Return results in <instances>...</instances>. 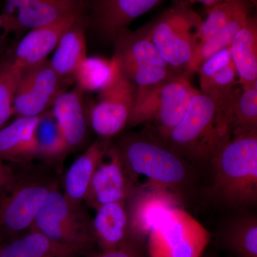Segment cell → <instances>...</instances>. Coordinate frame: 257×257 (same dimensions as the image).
Listing matches in <instances>:
<instances>
[{"label": "cell", "instance_id": "484cf974", "mask_svg": "<svg viewBox=\"0 0 257 257\" xmlns=\"http://www.w3.org/2000/svg\"><path fill=\"white\" fill-rule=\"evenodd\" d=\"M250 5L247 0H241L234 15L220 31L198 49L189 67V76L197 72L200 66L211 56L228 48L236 34L247 23Z\"/></svg>", "mask_w": 257, "mask_h": 257}, {"label": "cell", "instance_id": "83f0119b", "mask_svg": "<svg viewBox=\"0 0 257 257\" xmlns=\"http://www.w3.org/2000/svg\"><path fill=\"white\" fill-rule=\"evenodd\" d=\"M37 157L53 161L69 152L60 126L52 111H45L40 116L35 130Z\"/></svg>", "mask_w": 257, "mask_h": 257}, {"label": "cell", "instance_id": "52a82bcc", "mask_svg": "<svg viewBox=\"0 0 257 257\" xmlns=\"http://www.w3.org/2000/svg\"><path fill=\"white\" fill-rule=\"evenodd\" d=\"M55 184L16 175L0 189V241L30 231Z\"/></svg>", "mask_w": 257, "mask_h": 257}, {"label": "cell", "instance_id": "44dd1931", "mask_svg": "<svg viewBox=\"0 0 257 257\" xmlns=\"http://www.w3.org/2000/svg\"><path fill=\"white\" fill-rule=\"evenodd\" d=\"M230 55L243 88L257 86V21L251 16L236 34L229 47Z\"/></svg>", "mask_w": 257, "mask_h": 257}, {"label": "cell", "instance_id": "f546056e", "mask_svg": "<svg viewBox=\"0 0 257 257\" xmlns=\"http://www.w3.org/2000/svg\"><path fill=\"white\" fill-rule=\"evenodd\" d=\"M23 72L13 61L0 63V128L15 114L13 104Z\"/></svg>", "mask_w": 257, "mask_h": 257}, {"label": "cell", "instance_id": "4fadbf2b", "mask_svg": "<svg viewBox=\"0 0 257 257\" xmlns=\"http://www.w3.org/2000/svg\"><path fill=\"white\" fill-rule=\"evenodd\" d=\"M197 90L184 74H177L162 84L159 94L155 123V133L164 142L171 131L183 117Z\"/></svg>", "mask_w": 257, "mask_h": 257}, {"label": "cell", "instance_id": "74e56055", "mask_svg": "<svg viewBox=\"0 0 257 257\" xmlns=\"http://www.w3.org/2000/svg\"><path fill=\"white\" fill-rule=\"evenodd\" d=\"M203 257V256H202ZM207 257H214V256H207Z\"/></svg>", "mask_w": 257, "mask_h": 257}, {"label": "cell", "instance_id": "3957f363", "mask_svg": "<svg viewBox=\"0 0 257 257\" xmlns=\"http://www.w3.org/2000/svg\"><path fill=\"white\" fill-rule=\"evenodd\" d=\"M202 18L185 0H179L147 25L150 38L170 68L189 77L198 48Z\"/></svg>", "mask_w": 257, "mask_h": 257}, {"label": "cell", "instance_id": "9c48e42d", "mask_svg": "<svg viewBox=\"0 0 257 257\" xmlns=\"http://www.w3.org/2000/svg\"><path fill=\"white\" fill-rule=\"evenodd\" d=\"M182 207L177 193L147 182L139 184L125 201L130 239L147 241L157 221L171 209Z\"/></svg>", "mask_w": 257, "mask_h": 257}, {"label": "cell", "instance_id": "9a60e30c", "mask_svg": "<svg viewBox=\"0 0 257 257\" xmlns=\"http://www.w3.org/2000/svg\"><path fill=\"white\" fill-rule=\"evenodd\" d=\"M201 93L219 105H225L239 87V77L230 55L229 48L211 56L200 66Z\"/></svg>", "mask_w": 257, "mask_h": 257}, {"label": "cell", "instance_id": "4316f807", "mask_svg": "<svg viewBox=\"0 0 257 257\" xmlns=\"http://www.w3.org/2000/svg\"><path fill=\"white\" fill-rule=\"evenodd\" d=\"M120 71L119 62L114 56L110 60L87 56L79 66L74 79L83 92H99L114 82Z\"/></svg>", "mask_w": 257, "mask_h": 257}, {"label": "cell", "instance_id": "f1b7e54d", "mask_svg": "<svg viewBox=\"0 0 257 257\" xmlns=\"http://www.w3.org/2000/svg\"><path fill=\"white\" fill-rule=\"evenodd\" d=\"M231 135L257 130V86L236 89L230 102Z\"/></svg>", "mask_w": 257, "mask_h": 257}, {"label": "cell", "instance_id": "ba28073f", "mask_svg": "<svg viewBox=\"0 0 257 257\" xmlns=\"http://www.w3.org/2000/svg\"><path fill=\"white\" fill-rule=\"evenodd\" d=\"M138 179L126 165L119 146L111 144L96 167L84 201L94 209L107 203L126 201L138 187Z\"/></svg>", "mask_w": 257, "mask_h": 257}, {"label": "cell", "instance_id": "d6a6232c", "mask_svg": "<svg viewBox=\"0 0 257 257\" xmlns=\"http://www.w3.org/2000/svg\"><path fill=\"white\" fill-rule=\"evenodd\" d=\"M86 257H148L146 242L138 240L130 239L116 249L101 251L100 252L89 253Z\"/></svg>", "mask_w": 257, "mask_h": 257}, {"label": "cell", "instance_id": "ffe728a7", "mask_svg": "<svg viewBox=\"0 0 257 257\" xmlns=\"http://www.w3.org/2000/svg\"><path fill=\"white\" fill-rule=\"evenodd\" d=\"M111 144L109 139L96 140L69 167L64 177L63 194L71 202L81 205L84 201L96 167Z\"/></svg>", "mask_w": 257, "mask_h": 257}, {"label": "cell", "instance_id": "7c38bea8", "mask_svg": "<svg viewBox=\"0 0 257 257\" xmlns=\"http://www.w3.org/2000/svg\"><path fill=\"white\" fill-rule=\"evenodd\" d=\"M164 0H94L90 23L103 40L114 41L134 20Z\"/></svg>", "mask_w": 257, "mask_h": 257}, {"label": "cell", "instance_id": "4dcf8cb0", "mask_svg": "<svg viewBox=\"0 0 257 257\" xmlns=\"http://www.w3.org/2000/svg\"><path fill=\"white\" fill-rule=\"evenodd\" d=\"M241 2V0H225L208 9L207 18L203 20L199 33L197 50L224 28Z\"/></svg>", "mask_w": 257, "mask_h": 257}, {"label": "cell", "instance_id": "8992f818", "mask_svg": "<svg viewBox=\"0 0 257 257\" xmlns=\"http://www.w3.org/2000/svg\"><path fill=\"white\" fill-rule=\"evenodd\" d=\"M209 231L182 207L166 212L147 238L148 257H202Z\"/></svg>", "mask_w": 257, "mask_h": 257}, {"label": "cell", "instance_id": "d6986e66", "mask_svg": "<svg viewBox=\"0 0 257 257\" xmlns=\"http://www.w3.org/2000/svg\"><path fill=\"white\" fill-rule=\"evenodd\" d=\"M92 221L93 237L101 251L116 249L130 239L125 201L96 208Z\"/></svg>", "mask_w": 257, "mask_h": 257}, {"label": "cell", "instance_id": "603a6c76", "mask_svg": "<svg viewBox=\"0 0 257 257\" xmlns=\"http://www.w3.org/2000/svg\"><path fill=\"white\" fill-rule=\"evenodd\" d=\"M81 18L61 37L50 61L61 80L74 78L76 72L87 57V41Z\"/></svg>", "mask_w": 257, "mask_h": 257}, {"label": "cell", "instance_id": "6da1fadb", "mask_svg": "<svg viewBox=\"0 0 257 257\" xmlns=\"http://www.w3.org/2000/svg\"><path fill=\"white\" fill-rule=\"evenodd\" d=\"M214 181L208 190L213 202L225 207L257 202V130L231 135L211 160Z\"/></svg>", "mask_w": 257, "mask_h": 257}, {"label": "cell", "instance_id": "277c9868", "mask_svg": "<svg viewBox=\"0 0 257 257\" xmlns=\"http://www.w3.org/2000/svg\"><path fill=\"white\" fill-rule=\"evenodd\" d=\"M118 146L128 168L138 178L139 175L145 176L150 183L177 194L187 183L189 172L184 159L155 134L130 135Z\"/></svg>", "mask_w": 257, "mask_h": 257}, {"label": "cell", "instance_id": "836d02e7", "mask_svg": "<svg viewBox=\"0 0 257 257\" xmlns=\"http://www.w3.org/2000/svg\"><path fill=\"white\" fill-rule=\"evenodd\" d=\"M16 175L11 167L0 160V189L9 184Z\"/></svg>", "mask_w": 257, "mask_h": 257}, {"label": "cell", "instance_id": "2e32d148", "mask_svg": "<svg viewBox=\"0 0 257 257\" xmlns=\"http://www.w3.org/2000/svg\"><path fill=\"white\" fill-rule=\"evenodd\" d=\"M114 42V57L119 62L123 73L142 66L170 68L152 42L147 25L135 32L125 29Z\"/></svg>", "mask_w": 257, "mask_h": 257}, {"label": "cell", "instance_id": "e575fe53", "mask_svg": "<svg viewBox=\"0 0 257 257\" xmlns=\"http://www.w3.org/2000/svg\"><path fill=\"white\" fill-rule=\"evenodd\" d=\"M16 27L15 18L9 15H0V28H10Z\"/></svg>", "mask_w": 257, "mask_h": 257}, {"label": "cell", "instance_id": "5bb4252c", "mask_svg": "<svg viewBox=\"0 0 257 257\" xmlns=\"http://www.w3.org/2000/svg\"><path fill=\"white\" fill-rule=\"evenodd\" d=\"M81 18L82 13H76L55 23L32 29L17 47L13 62L24 70L47 60V56L57 47L62 35Z\"/></svg>", "mask_w": 257, "mask_h": 257}, {"label": "cell", "instance_id": "1f68e13d", "mask_svg": "<svg viewBox=\"0 0 257 257\" xmlns=\"http://www.w3.org/2000/svg\"><path fill=\"white\" fill-rule=\"evenodd\" d=\"M124 74L137 89H143L156 87L174 76L180 74L170 68L142 66L134 68Z\"/></svg>", "mask_w": 257, "mask_h": 257}, {"label": "cell", "instance_id": "7402d4cb", "mask_svg": "<svg viewBox=\"0 0 257 257\" xmlns=\"http://www.w3.org/2000/svg\"><path fill=\"white\" fill-rule=\"evenodd\" d=\"M77 248L58 243L35 231L15 239L0 241V257H78Z\"/></svg>", "mask_w": 257, "mask_h": 257}, {"label": "cell", "instance_id": "8d00e7d4", "mask_svg": "<svg viewBox=\"0 0 257 257\" xmlns=\"http://www.w3.org/2000/svg\"><path fill=\"white\" fill-rule=\"evenodd\" d=\"M189 4H196V3H200V4L204 5V6L207 7L208 9L212 8L214 5L219 4L221 2H224L225 0H185Z\"/></svg>", "mask_w": 257, "mask_h": 257}, {"label": "cell", "instance_id": "30bf717a", "mask_svg": "<svg viewBox=\"0 0 257 257\" xmlns=\"http://www.w3.org/2000/svg\"><path fill=\"white\" fill-rule=\"evenodd\" d=\"M135 94L136 87L121 69L114 82L99 92L89 113V122L98 136L110 139L127 126Z\"/></svg>", "mask_w": 257, "mask_h": 257}, {"label": "cell", "instance_id": "d590c367", "mask_svg": "<svg viewBox=\"0 0 257 257\" xmlns=\"http://www.w3.org/2000/svg\"><path fill=\"white\" fill-rule=\"evenodd\" d=\"M10 5L16 7L19 9L28 8L32 5L36 4L40 0H7Z\"/></svg>", "mask_w": 257, "mask_h": 257}, {"label": "cell", "instance_id": "ac0fdd59", "mask_svg": "<svg viewBox=\"0 0 257 257\" xmlns=\"http://www.w3.org/2000/svg\"><path fill=\"white\" fill-rule=\"evenodd\" d=\"M40 116H19L0 128V160L25 163L37 157L35 130Z\"/></svg>", "mask_w": 257, "mask_h": 257}, {"label": "cell", "instance_id": "d4e9b609", "mask_svg": "<svg viewBox=\"0 0 257 257\" xmlns=\"http://www.w3.org/2000/svg\"><path fill=\"white\" fill-rule=\"evenodd\" d=\"M219 242L236 257H257V218L242 214L228 221L219 235Z\"/></svg>", "mask_w": 257, "mask_h": 257}, {"label": "cell", "instance_id": "8fae6325", "mask_svg": "<svg viewBox=\"0 0 257 257\" xmlns=\"http://www.w3.org/2000/svg\"><path fill=\"white\" fill-rule=\"evenodd\" d=\"M61 82L50 61L24 69L15 96V114L18 116H37L45 113L64 92Z\"/></svg>", "mask_w": 257, "mask_h": 257}, {"label": "cell", "instance_id": "5b68a950", "mask_svg": "<svg viewBox=\"0 0 257 257\" xmlns=\"http://www.w3.org/2000/svg\"><path fill=\"white\" fill-rule=\"evenodd\" d=\"M30 231L45 235L57 242L77 248L84 256L95 245L92 221L81 205L69 201L55 184L40 209Z\"/></svg>", "mask_w": 257, "mask_h": 257}, {"label": "cell", "instance_id": "7a4b0ae2", "mask_svg": "<svg viewBox=\"0 0 257 257\" xmlns=\"http://www.w3.org/2000/svg\"><path fill=\"white\" fill-rule=\"evenodd\" d=\"M229 106H220L198 92L165 143L184 160L194 163L211 162L217 150L231 137Z\"/></svg>", "mask_w": 257, "mask_h": 257}, {"label": "cell", "instance_id": "e0dca14e", "mask_svg": "<svg viewBox=\"0 0 257 257\" xmlns=\"http://www.w3.org/2000/svg\"><path fill=\"white\" fill-rule=\"evenodd\" d=\"M83 91L76 87L56 98L52 112L60 126L69 151L80 146L87 134V117Z\"/></svg>", "mask_w": 257, "mask_h": 257}, {"label": "cell", "instance_id": "cb8c5ba5", "mask_svg": "<svg viewBox=\"0 0 257 257\" xmlns=\"http://www.w3.org/2000/svg\"><path fill=\"white\" fill-rule=\"evenodd\" d=\"M84 0H40L36 4L18 10L16 27L35 29L60 19L82 13Z\"/></svg>", "mask_w": 257, "mask_h": 257}]
</instances>
